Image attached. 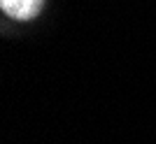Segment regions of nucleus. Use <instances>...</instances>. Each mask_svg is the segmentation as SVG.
Segmentation results:
<instances>
[{
    "instance_id": "1",
    "label": "nucleus",
    "mask_w": 156,
    "mask_h": 144,
    "mask_svg": "<svg viewBox=\"0 0 156 144\" xmlns=\"http://www.w3.org/2000/svg\"><path fill=\"white\" fill-rule=\"evenodd\" d=\"M44 7V0H0V9L16 21L35 19Z\"/></svg>"
}]
</instances>
